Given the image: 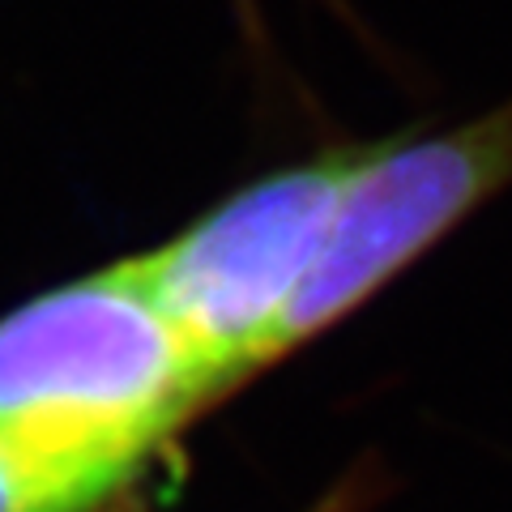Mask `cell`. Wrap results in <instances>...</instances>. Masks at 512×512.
<instances>
[{"label": "cell", "instance_id": "obj_1", "mask_svg": "<svg viewBox=\"0 0 512 512\" xmlns=\"http://www.w3.org/2000/svg\"><path fill=\"white\" fill-rule=\"evenodd\" d=\"M218 393L137 269L90 274L0 320V440L107 504Z\"/></svg>", "mask_w": 512, "mask_h": 512}, {"label": "cell", "instance_id": "obj_2", "mask_svg": "<svg viewBox=\"0 0 512 512\" xmlns=\"http://www.w3.org/2000/svg\"><path fill=\"white\" fill-rule=\"evenodd\" d=\"M372 150H329L316 163L269 175L167 248L133 261L154 308L184 333L218 389H231L269 359V338L325 248L346 184Z\"/></svg>", "mask_w": 512, "mask_h": 512}, {"label": "cell", "instance_id": "obj_3", "mask_svg": "<svg viewBox=\"0 0 512 512\" xmlns=\"http://www.w3.org/2000/svg\"><path fill=\"white\" fill-rule=\"evenodd\" d=\"M504 188H512V99L436 137L376 141L269 338V359L355 312Z\"/></svg>", "mask_w": 512, "mask_h": 512}, {"label": "cell", "instance_id": "obj_4", "mask_svg": "<svg viewBox=\"0 0 512 512\" xmlns=\"http://www.w3.org/2000/svg\"><path fill=\"white\" fill-rule=\"evenodd\" d=\"M99 500L0 440V512H94Z\"/></svg>", "mask_w": 512, "mask_h": 512}]
</instances>
